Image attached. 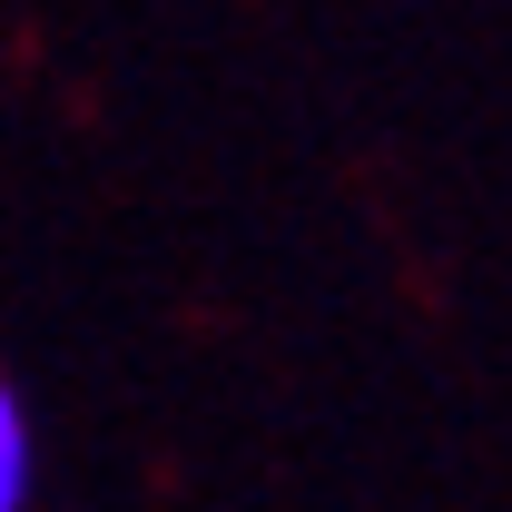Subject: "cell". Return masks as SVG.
<instances>
[{"mask_svg":"<svg viewBox=\"0 0 512 512\" xmlns=\"http://www.w3.org/2000/svg\"><path fill=\"white\" fill-rule=\"evenodd\" d=\"M40 493V414L20 384H0V512H30Z\"/></svg>","mask_w":512,"mask_h":512,"instance_id":"cell-1","label":"cell"}]
</instances>
